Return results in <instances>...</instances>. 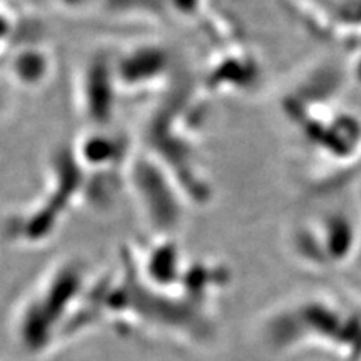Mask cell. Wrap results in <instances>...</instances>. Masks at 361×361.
<instances>
[{"label":"cell","instance_id":"obj_1","mask_svg":"<svg viewBox=\"0 0 361 361\" xmlns=\"http://www.w3.org/2000/svg\"><path fill=\"white\" fill-rule=\"evenodd\" d=\"M54 71V58L49 47L29 42L16 47L8 62V74L16 86L37 90L50 82Z\"/></svg>","mask_w":361,"mask_h":361},{"label":"cell","instance_id":"obj_2","mask_svg":"<svg viewBox=\"0 0 361 361\" xmlns=\"http://www.w3.org/2000/svg\"><path fill=\"white\" fill-rule=\"evenodd\" d=\"M103 68L99 63H89L82 71L80 82H78V106L90 121H101L110 111V94L109 85H101L109 80L103 75Z\"/></svg>","mask_w":361,"mask_h":361},{"label":"cell","instance_id":"obj_3","mask_svg":"<svg viewBox=\"0 0 361 361\" xmlns=\"http://www.w3.org/2000/svg\"><path fill=\"white\" fill-rule=\"evenodd\" d=\"M16 32V23L13 14L0 6V54H4L13 44V37Z\"/></svg>","mask_w":361,"mask_h":361},{"label":"cell","instance_id":"obj_4","mask_svg":"<svg viewBox=\"0 0 361 361\" xmlns=\"http://www.w3.org/2000/svg\"><path fill=\"white\" fill-rule=\"evenodd\" d=\"M8 110H9V99L4 86L0 85V118H4L8 113Z\"/></svg>","mask_w":361,"mask_h":361}]
</instances>
